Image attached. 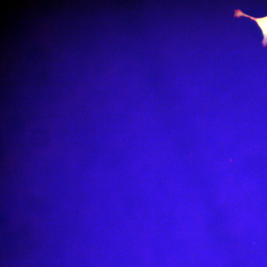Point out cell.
I'll return each mask as SVG.
<instances>
[{
  "instance_id": "obj_1",
  "label": "cell",
  "mask_w": 267,
  "mask_h": 267,
  "mask_svg": "<svg viewBox=\"0 0 267 267\" xmlns=\"http://www.w3.org/2000/svg\"><path fill=\"white\" fill-rule=\"evenodd\" d=\"M233 16L237 18H240V17L244 16L255 21L262 32L263 39L262 43L263 44V46L264 47L267 46V15L266 16L259 18L254 17L244 13L239 9H237L234 10Z\"/></svg>"
}]
</instances>
